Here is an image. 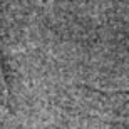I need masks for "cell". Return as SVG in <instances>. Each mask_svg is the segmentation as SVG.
Here are the masks:
<instances>
[{"mask_svg":"<svg viewBox=\"0 0 129 129\" xmlns=\"http://www.w3.org/2000/svg\"><path fill=\"white\" fill-rule=\"evenodd\" d=\"M7 99V86H5V79H4V71L0 66V101Z\"/></svg>","mask_w":129,"mask_h":129,"instance_id":"obj_1","label":"cell"}]
</instances>
